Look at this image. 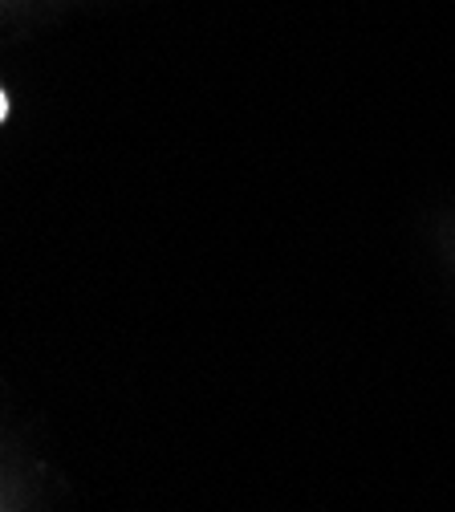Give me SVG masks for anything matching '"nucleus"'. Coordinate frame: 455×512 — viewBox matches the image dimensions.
Instances as JSON below:
<instances>
[{
	"mask_svg": "<svg viewBox=\"0 0 455 512\" xmlns=\"http://www.w3.org/2000/svg\"><path fill=\"white\" fill-rule=\"evenodd\" d=\"M5 114H9V98H5V94H0V118H5Z\"/></svg>",
	"mask_w": 455,
	"mask_h": 512,
	"instance_id": "f257e3e1",
	"label": "nucleus"
}]
</instances>
